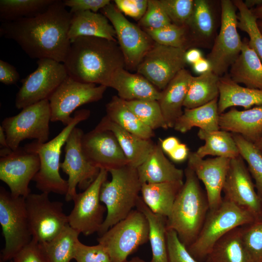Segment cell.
Here are the masks:
<instances>
[{
  "label": "cell",
  "instance_id": "cell-1",
  "mask_svg": "<svg viewBox=\"0 0 262 262\" xmlns=\"http://www.w3.org/2000/svg\"><path fill=\"white\" fill-rule=\"evenodd\" d=\"M71 18L63 0H54L35 16L2 23L0 34L15 41L30 58L63 64L71 44L68 33Z\"/></svg>",
  "mask_w": 262,
  "mask_h": 262
},
{
  "label": "cell",
  "instance_id": "cell-2",
  "mask_svg": "<svg viewBox=\"0 0 262 262\" xmlns=\"http://www.w3.org/2000/svg\"><path fill=\"white\" fill-rule=\"evenodd\" d=\"M63 64L73 79L106 87L116 70L125 68L117 42L95 36H80L71 42Z\"/></svg>",
  "mask_w": 262,
  "mask_h": 262
},
{
  "label": "cell",
  "instance_id": "cell-3",
  "mask_svg": "<svg viewBox=\"0 0 262 262\" xmlns=\"http://www.w3.org/2000/svg\"><path fill=\"white\" fill-rule=\"evenodd\" d=\"M185 182L167 219V229L176 232L186 247L196 240L203 227L209 205L199 180L189 166L184 170Z\"/></svg>",
  "mask_w": 262,
  "mask_h": 262
},
{
  "label": "cell",
  "instance_id": "cell-4",
  "mask_svg": "<svg viewBox=\"0 0 262 262\" xmlns=\"http://www.w3.org/2000/svg\"><path fill=\"white\" fill-rule=\"evenodd\" d=\"M109 173L111 180L104 182L100 192V200L106 207L107 214L98 236L127 217L136 208L140 196L142 183L137 168L127 164Z\"/></svg>",
  "mask_w": 262,
  "mask_h": 262
},
{
  "label": "cell",
  "instance_id": "cell-5",
  "mask_svg": "<svg viewBox=\"0 0 262 262\" xmlns=\"http://www.w3.org/2000/svg\"><path fill=\"white\" fill-rule=\"evenodd\" d=\"M90 115V111L87 109L77 111L72 122L53 139L44 143L34 140L24 146L27 150L39 156L40 169L33 180L42 193L66 194L67 181L61 177L59 172L62 148L73 129L78 124L87 119Z\"/></svg>",
  "mask_w": 262,
  "mask_h": 262
},
{
  "label": "cell",
  "instance_id": "cell-6",
  "mask_svg": "<svg viewBox=\"0 0 262 262\" xmlns=\"http://www.w3.org/2000/svg\"><path fill=\"white\" fill-rule=\"evenodd\" d=\"M256 219L249 211L223 197L217 207L209 210L198 236L187 249L198 262H205L208 254L222 237Z\"/></svg>",
  "mask_w": 262,
  "mask_h": 262
},
{
  "label": "cell",
  "instance_id": "cell-7",
  "mask_svg": "<svg viewBox=\"0 0 262 262\" xmlns=\"http://www.w3.org/2000/svg\"><path fill=\"white\" fill-rule=\"evenodd\" d=\"M149 230L147 217L136 209L98 236L97 241L106 250L111 262H126L130 255L149 240Z\"/></svg>",
  "mask_w": 262,
  "mask_h": 262
},
{
  "label": "cell",
  "instance_id": "cell-8",
  "mask_svg": "<svg viewBox=\"0 0 262 262\" xmlns=\"http://www.w3.org/2000/svg\"><path fill=\"white\" fill-rule=\"evenodd\" d=\"M0 224L5 245L2 261H11L32 239L25 198L16 196L0 188Z\"/></svg>",
  "mask_w": 262,
  "mask_h": 262
},
{
  "label": "cell",
  "instance_id": "cell-9",
  "mask_svg": "<svg viewBox=\"0 0 262 262\" xmlns=\"http://www.w3.org/2000/svg\"><path fill=\"white\" fill-rule=\"evenodd\" d=\"M51 119L49 102L45 99L23 108L18 114L5 118L1 126L6 134L9 147L14 150L26 139L47 142Z\"/></svg>",
  "mask_w": 262,
  "mask_h": 262
},
{
  "label": "cell",
  "instance_id": "cell-10",
  "mask_svg": "<svg viewBox=\"0 0 262 262\" xmlns=\"http://www.w3.org/2000/svg\"><path fill=\"white\" fill-rule=\"evenodd\" d=\"M220 28L206 59L211 70L223 76L240 55L243 46L238 32L236 8L232 0L220 1Z\"/></svg>",
  "mask_w": 262,
  "mask_h": 262
},
{
  "label": "cell",
  "instance_id": "cell-11",
  "mask_svg": "<svg viewBox=\"0 0 262 262\" xmlns=\"http://www.w3.org/2000/svg\"><path fill=\"white\" fill-rule=\"evenodd\" d=\"M49 194H30L25 204L32 239L39 243L57 236L68 225L63 204L51 201Z\"/></svg>",
  "mask_w": 262,
  "mask_h": 262
},
{
  "label": "cell",
  "instance_id": "cell-12",
  "mask_svg": "<svg viewBox=\"0 0 262 262\" xmlns=\"http://www.w3.org/2000/svg\"><path fill=\"white\" fill-rule=\"evenodd\" d=\"M36 69L21 80L15 106L18 109L48 99L68 75L63 63L50 59L37 61Z\"/></svg>",
  "mask_w": 262,
  "mask_h": 262
},
{
  "label": "cell",
  "instance_id": "cell-13",
  "mask_svg": "<svg viewBox=\"0 0 262 262\" xmlns=\"http://www.w3.org/2000/svg\"><path fill=\"white\" fill-rule=\"evenodd\" d=\"M114 27L117 43L123 54L125 68L137 70L155 42L139 25L130 22L111 3L100 10Z\"/></svg>",
  "mask_w": 262,
  "mask_h": 262
},
{
  "label": "cell",
  "instance_id": "cell-14",
  "mask_svg": "<svg viewBox=\"0 0 262 262\" xmlns=\"http://www.w3.org/2000/svg\"><path fill=\"white\" fill-rule=\"evenodd\" d=\"M108 173L100 169L95 180L72 200L74 207L67 215L68 224L80 234L88 236L98 233L102 225L106 208L100 203V192Z\"/></svg>",
  "mask_w": 262,
  "mask_h": 262
},
{
  "label": "cell",
  "instance_id": "cell-15",
  "mask_svg": "<svg viewBox=\"0 0 262 262\" xmlns=\"http://www.w3.org/2000/svg\"><path fill=\"white\" fill-rule=\"evenodd\" d=\"M102 85L77 81L68 76L49 99L51 122L65 126L74 119L71 114L79 107L100 100L107 89Z\"/></svg>",
  "mask_w": 262,
  "mask_h": 262
},
{
  "label": "cell",
  "instance_id": "cell-16",
  "mask_svg": "<svg viewBox=\"0 0 262 262\" xmlns=\"http://www.w3.org/2000/svg\"><path fill=\"white\" fill-rule=\"evenodd\" d=\"M186 50L154 43L137 68L143 76L162 91L187 64Z\"/></svg>",
  "mask_w": 262,
  "mask_h": 262
},
{
  "label": "cell",
  "instance_id": "cell-17",
  "mask_svg": "<svg viewBox=\"0 0 262 262\" xmlns=\"http://www.w3.org/2000/svg\"><path fill=\"white\" fill-rule=\"evenodd\" d=\"M84 133L75 127L69 135L65 147V156L60 168L68 176V189L65 195L67 202L77 194L76 187L85 190L96 179L100 169L93 165L85 155L82 141Z\"/></svg>",
  "mask_w": 262,
  "mask_h": 262
},
{
  "label": "cell",
  "instance_id": "cell-18",
  "mask_svg": "<svg viewBox=\"0 0 262 262\" xmlns=\"http://www.w3.org/2000/svg\"><path fill=\"white\" fill-rule=\"evenodd\" d=\"M40 163L35 153L19 147L0 158V180L14 196L26 198L31 194L29 185L38 172Z\"/></svg>",
  "mask_w": 262,
  "mask_h": 262
},
{
  "label": "cell",
  "instance_id": "cell-19",
  "mask_svg": "<svg viewBox=\"0 0 262 262\" xmlns=\"http://www.w3.org/2000/svg\"><path fill=\"white\" fill-rule=\"evenodd\" d=\"M223 192L224 198L249 211L256 219L262 218L261 198L241 156L230 160Z\"/></svg>",
  "mask_w": 262,
  "mask_h": 262
},
{
  "label": "cell",
  "instance_id": "cell-20",
  "mask_svg": "<svg viewBox=\"0 0 262 262\" xmlns=\"http://www.w3.org/2000/svg\"><path fill=\"white\" fill-rule=\"evenodd\" d=\"M85 155L96 167L107 171L129 164L114 134L109 130H94L83 135Z\"/></svg>",
  "mask_w": 262,
  "mask_h": 262
},
{
  "label": "cell",
  "instance_id": "cell-21",
  "mask_svg": "<svg viewBox=\"0 0 262 262\" xmlns=\"http://www.w3.org/2000/svg\"><path fill=\"white\" fill-rule=\"evenodd\" d=\"M230 160L221 157L204 159L198 157L196 152L189 154L187 166L204 184L209 210L216 208L222 201V193Z\"/></svg>",
  "mask_w": 262,
  "mask_h": 262
},
{
  "label": "cell",
  "instance_id": "cell-22",
  "mask_svg": "<svg viewBox=\"0 0 262 262\" xmlns=\"http://www.w3.org/2000/svg\"><path fill=\"white\" fill-rule=\"evenodd\" d=\"M215 12L211 1L194 0L192 16L186 25L190 49H212L216 34Z\"/></svg>",
  "mask_w": 262,
  "mask_h": 262
},
{
  "label": "cell",
  "instance_id": "cell-23",
  "mask_svg": "<svg viewBox=\"0 0 262 262\" xmlns=\"http://www.w3.org/2000/svg\"><path fill=\"white\" fill-rule=\"evenodd\" d=\"M220 129L255 143L262 137V106L243 111L232 108L219 115Z\"/></svg>",
  "mask_w": 262,
  "mask_h": 262
},
{
  "label": "cell",
  "instance_id": "cell-24",
  "mask_svg": "<svg viewBox=\"0 0 262 262\" xmlns=\"http://www.w3.org/2000/svg\"><path fill=\"white\" fill-rule=\"evenodd\" d=\"M107 87L115 89L118 97L125 101L156 100L161 91L143 76L129 72L125 68L116 70L108 82Z\"/></svg>",
  "mask_w": 262,
  "mask_h": 262
},
{
  "label": "cell",
  "instance_id": "cell-25",
  "mask_svg": "<svg viewBox=\"0 0 262 262\" xmlns=\"http://www.w3.org/2000/svg\"><path fill=\"white\" fill-rule=\"evenodd\" d=\"M137 170L142 184L182 181L184 175L164 156L159 140Z\"/></svg>",
  "mask_w": 262,
  "mask_h": 262
},
{
  "label": "cell",
  "instance_id": "cell-26",
  "mask_svg": "<svg viewBox=\"0 0 262 262\" xmlns=\"http://www.w3.org/2000/svg\"><path fill=\"white\" fill-rule=\"evenodd\" d=\"M95 128L112 131L116 138L129 165L136 168L146 160L155 145L151 139H144L128 131L106 116Z\"/></svg>",
  "mask_w": 262,
  "mask_h": 262
},
{
  "label": "cell",
  "instance_id": "cell-27",
  "mask_svg": "<svg viewBox=\"0 0 262 262\" xmlns=\"http://www.w3.org/2000/svg\"><path fill=\"white\" fill-rule=\"evenodd\" d=\"M192 76L184 68L161 91L158 102L168 128H173L176 120L183 114L182 108Z\"/></svg>",
  "mask_w": 262,
  "mask_h": 262
},
{
  "label": "cell",
  "instance_id": "cell-28",
  "mask_svg": "<svg viewBox=\"0 0 262 262\" xmlns=\"http://www.w3.org/2000/svg\"><path fill=\"white\" fill-rule=\"evenodd\" d=\"M103 14L90 11L72 14L68 37L71 43L80 36H95L117 42L116 33Z\"/></svg>",
  "mask_w": 262,
  "mask_h": 262
},
{
  "label": "cell",
  "instance_id": "cell-29",
  "mask_svg": "<svg viewBox=\"0 0 262 262\" xmlns=\"http://www.w3.org/2000/svg\"><path fill=\"white\" fill-rule=\"evenodd\" d=\"M218 110L220 115L229 108L240 106L246 109L262 106V90L244 87L233 81L229 76L220 77Z\"/></svg>",
  "mask_w": 262,
  "mask_h": 262
},
{
  "label": "cell",
  "instance_id": "cell-30",
  "mask_svg": "<svg viewBox=\"0 0 262 262\" xmlns=\"http://www.w3.org/2000/svg\"><path fill=\"white\" fill-rule=\"evenodd\" d=\"M229 76L237 83L262 90V62L245 38L241 53L231 66Z\"/></svg>",
  "mask_w": 262,
  "mask_h": 262
},
{
  "label": "cell",
  "instance_id": "cell-31",
  "mask_svg": "<svg viewBox=\"0 0 262 262\" xmlns=\"http://www.w3.org/2000/svg\"><path fill=\"white\" fill-rule=\"evenodd\" d=\"M183 181L143 183L141 198L153 213L168 218Z\"/></svg>",
  "mask_w": 262,
  "mask_h": 262
},
{
  "label": "cell",
  "instance_id": "cell-32",
  "mask_svg": "<svg viewBox=\"0 0 262 262\" xmlns=\"http://www.w3.org/2000/svg\"><path fill=\"white\" fill-rule=\"evenodd\" d=\"M218 99L215 98L202 106L192 109L185 108L182 115L176 120L173 128L181 133H185L194 127L206 131L220 129Z\"/></svg>",
  "mask_w": 262,
  "mask_h": 262
},
{
  "label": "cell",
  "instance_id": "cell-33",
  "mask_svg": "<svg viewBox=\"0 0 262 262\" xmlns=\"http://www.w3.org/2000/svg\"><path fill=\"white\" fill-rule=\"evenodd\" d=\"M136 209L145 214L148 222L149 241L152 251L150 262H169L166 237L167 218L151 211L141 196Z\"/></svg>",
  "mask_w": 262,
  "mask_h": 262
},
{
  "label": "cell",
  "instance_id": "cell-34",
  "mask_svg": "<svg viewBox=\"0 0 262 262\" xmlns=\"http://www.w3.org/2000/svg\"><path fill=\"white\" fill-rule=\"evenodd\" d=\"M205 262H254L242 241L240 227L222 237L208 254Z\"/></svg>",
  "mask_w": 262,
  "mask_h": 262
},
{
  "label": "cell",
  "instance_id": "cell-35",
  "mask_svg": "<svg viewBox=\"0 0 262 262\" xmlns=\"http://www.w3.org/2000/svg\"><path fill=\"white\" fill-rule=\"evenodd\" d=\"M106 112L107 118L133 134L147 139L155 136L154 131L142 122L118 96L112 97L106 104Z\"/></svg>",
  "mask_w": 262,
  "mask_h": 262
},
{
  "label": "cell",
  "instance_id": "cell-36",
  "mask_svg": "<svg viewBox=\"0 0 262 262\" xmlns=\"http://www.w3.org/2000/svg\"><path fill=\"white\" fill-rule=\"evenodd\" d=\"M197 136L205 142L196 151L201 158L212 155L232 159L240 156L232 134L229 132L221 130L206 131L199 129Z\"/></svg>",
  "mask_w": 262,
  "mask_h": 262
},
{
  "label": "cell",
  "instance_id": "cell-37",
  "mask_svg": "<svg viewBox=\"0 0 262 262\" xmlns=\"http://www.w3.org/2000/svg\"><path fill=\"white\" fill-rule=\"evenodd\" d=\"M219 78L220 77L212 70L197 76H193L183 107L187 109L194 108L218 98Z\"/></svg>",
  "mask_w": 262,
  "mask_h": 262
},
{
  "label": "cell",
  "instance_id": "cell-38",
  "mask_svg": "<svg viewBox=\"0 0 262 262\" xmlns=\"http://www.w3.org/2000/svg\"><path fill=\"white\" fill-rule=\"evenodd\" d=\"M79 235L68 225L53 239L39 243L45 262H70L73 259Z\"/></svg>",
  "mask_w": 262,
  "mask_h": 262
},
{
  "label": "cell",
  "instance_id": "cell-39",
  "mask_svg": "<svg viewBox=\"0 0 262 262\" xmlns=\"http://www.w3.org/2000/svg\"><path fill=\"white\" fill-rule=\"evenodd\" d=\"M54 0H0V20L10 22L35 16L45 11Z\"/></svg>",
  "mask_w": 262,
  "mask_h": 262
},
{
  "label": "cell",
  "instance_id": "cell-40",
  "mask_svg": "<svg viewBox=\"0 0 262 262\" xmlns=\"http://www.w3.org/2000/svg\"><path fill=\"white\" fill-rule=\"evenodd\" d=\"M232 134L240 155L247 164L248 169L255 181V188L260 197L262 196V153L254 143L241 135Z\"/></svg>",
  "mask_w": 262,
  "mask_h": 262
},
{
  "label": "cell",
  "instance_id": "cell-41",
  "mask_svg": "<svg viewBox=\"0 0 262 262\" xmlns=\"http://www.w3.org/2000/svg\"><path fill=\"white\" fill-rule=\"evenodd\" d=\"M232 2L238 11V28L248 34L249 46L262 62V33L258 26L257 19L244 1L234 0Z\"/></svg>",
  "mask_w": 262,
  "mask_h": 262
},
{
  "label": "cell",
  "instance_id": "cell-42",
  "mask_svg": "<svg viewBox=\"0 0 262 262\" xmlns=\"http://www.w3.org/2000/svg\"><path fill=\"white\" fill-rule=\"evenodd\" d=\"M125 102L138 118L152 130L168 129L158 100H135Z\"/></svg>",
  "mask_w": 262,
  "mask_h": 262
},
{
  "label": "cell",
  "instance_id": "cell-43",
  "mask_svg": "<svg viewBox=\"0 0 262 262\" xmlns=\"http://www.w3.org/2000/svg\"><path fill=\"white\" fill-rule=\"evenodd\" d=\"M156 43L164 46L190 49L186 26L171 23L158 29H143Z\"/></svg>",
  "mask_w": 262,
  "mask_h": 262
},
{
  "label": "cell",
  "instance_id": "cell-44",
  "mask_svg": "<svg viewBox=\"0 0 262 262\" xmlns=\"http://www.w3.org/2000/svg\"><path fill=\"white\" fill-rule=\"evenodd\" d=\"M241 236L254 262H262V218L240 227Z\"/></svg>",
  "mask_w": 262,
  "mask_h": 262
},
{
  "label": "cell",
  "instance_id": "cell-45",
  "mask_svg": "<svg viewBox=\"0 0 262 262\" xmlns=\"http://www.w3.org/2000/svg\"><path fill=\"white\" fill-rule=\"evenodd\" d=\"M172 23L186 26L192 16L194 0H160Z\"/></svg>",
  "mask_w": 262,
  "mask_h": 262
},
{
  "label": "cell",
  "instance_id": "cell-46",
  "mask_svg": "<svg viewBox=\"0 0 262 262\" xmlns=\"http://www.w3.org/2000/svg\"><path fill=\"white\" fill-rule=\"evenodd\" d=\"M171 23L160 0H148L147 10L138 21L143 29H158Z\"/></svg>",
  "mask_w": 262,
  "mask_h": 262
},
{
  "label": "cell",
  "instance_id": "cell-47",
  "mask_svg": "<svg viewBox=\"0 0 262 262\" xmlns=\"http://www.w3.org/2000/svg\"><path fill=\"white\" fill-rule=\"evenodd\" d=\"M73 259L76 262H111L108 252L101 244L87 246L80 240L76 244Z\"/></svg>",
  "mask_w": 262,
  "mask_h": 262
},
{
  "label": "cell",
  "instance_id": "cell-48",
  "mask_svg": "<svg viewBox=\"0 0 262 262\" xmlns=\"http://www.w3.org/2000/svg\"><path fill=\"white\" fill-rule=\"evenodd\" d=\"M166 237L169 262H198L180 240L175 231L167 229Z\"/></svg>",
  "mask_w": 262,
  "mask_h": 262
},
{
  "label": "cell",
  "instance_id": "cell-49",
  "mask_svg": "<svg viewBox=\"0 0 262 262\" xmlns=\"http://www.w3.org/2000/svg\"><path fill=\"white\" fill-rule=\"evenodd\" d=\"M115 5L122 13L139 21L145 14L148 0H115Z\"/></svg>",
  "mask_w": 262,
  "mask_h": 262
},
{
  "label": "cell",
  "instance_id": "cell-50",
  "mask_svg": "<svg viewBox=\"0 0 262 262\" xmlns=\"http://www.w3.org/2000/svg\"><path fill=\"white\" fill-rule=\"evenodd\" d=\"M13 262H45L39 243L32 239L12 259Z\"/></svg>",
  "mask_w": 262,
  "mask_h": 262
},
{
  "label": "cell",
  "instance_id": "cell-51",
  "mask_svg": "<svg viewBox=\"0 0 262 262\" xmlns=\"http://www.w3.org/2000/svg\"><path fill=\"white\" fill-rule=\"evenodd\" d=\"M63 2L70 8L69 12L72 14L86 11L97 13L111 3L110 0H65Z\"/></svg>",
  "mask_w": 262,
  "mask_h": 262
},
{
  "label": "cell",
  "instance_id": "cell-52",
  "mask_svg": "<svg viewBox=\"0 0 262 262\" xmlns=\"http://www.w3.org/2000/svg\"><path fill=\"white\" fill-rule=\"evenodd\" d=\"M20 76L15 66L9 63L0 60V82L6 85L16 84Z\"/></svg>",
  "mask_w": 262,
  "mask_h": 262
},
{
  "label": "cell",
  "instance_id": "cell-53",
  "mask_svg": "<svg viewBox=\"0 0 262 262\" xmlns=\"http://www.w3.org/2000/svg\"><path fill=\"white\" fill-rule=\"evenodd\" d=\"M189 150L187 145L180 143L177 147L168 156L174 162L180 163L188 158Z\"/></svg>",
  "mask_w": 262,
  "mask_h": 262
},
{
  "label": "cell",
  "instance_id": "cell-54",
  "mask_svg": "<svg viewBox=\"0 0 262 262\" xmlns=\"http://www.w3.org/2000/svg\"><path fill=\"white\" fill-rule=\"evenodd\" d=\"M159 140L164 152L168 155L172 152L180 143L178 138L175 136H170L164 140L159 138Z\"/></svg>",
  "mask_w": 262,
  "mask_h": 262
},
{
  "label": "cell",
  "instance_id": "cell-55",
  "mask_svg": "<svg viewBox=\"0 0 262 262\" xmlns=\"http://www.w3.org/2000/svg\"><path fill=\"white\" fill-rule=\"evenodd\" d=\"M202 58V53L197 49L192 48L186 52L185 59L187 63L193 65Z\"/></svg>",
  "mask_w": 262,
  "mask_h": 262
},
{
  "label": "cell",
  "instance_id": "cell-56",
  "mask_svg": "<svg viewBox=\"0 0 262 262\" xmlns=\"http://www.w3.org/2000/svg\"><path fill=\"white\" fill-rule=\"evenodd\" d=\"M194 70L200 74L211 70V66L206 58H202L193 65Z\"/></svg>",
  "mask_w": 262,
  "mask_h": 262
},
{
  "label": "cell",
  "instance_id": "cell-57",
  "mask_svg": "<svg viewBox=\"0 0 262 262\" xmlns=\"http://www.w3.org/2000/svg\"><path fill=\"white\" fill-rule=\"evenodd\" d=\"M0 148H10L8 145L5 132L1 125L0 126Z\"/></svg>",
  "mask_w": 262,
  "mask_h": 262
},
{
  "label": "cell",
  "instance_id": "cell-58",
  "mask_svg": "<svg viewBox=\"0 0 262 262\" xmlns=\"http://www.w3.org/2000/svg\"><path fill=\"white\" fill-rule=\"evenodd\" d=\"M244 3L248 8L251 9L252 7H257L262 5V0H246Z\"/></svg>",
  "mask_w": 262,
  "mask_h": 262
},
{
  "label": "cell",
  "instance_id": "cell-59",
  "mask_svg": "<svg viewBox=\"0 0 262 262\" xmlns=\"http://www.w3.org/2000/svg\"><path fill=\"white\" fill-rule=\"evenodd\" d=\"M250 10L257 20H262V5Z\"/></svg>",
  "mask_w": 262,
  "mask_h": 262
},
{
  "label": "cell",
  "instance_id": "cell-60",
  "mask_svg": "<svg viewBox=\"0 0 262 262\" xmlns=\"http://www.w3.org/2000/svg\"><path fill=\"white\" fill-rule=\"evenodd\" d=\"M254 144L262 153V137Z\"/></svg>",
  "mask_w": 262,
  "mask_h": 262
},
{
  "label": "cell",
  "instance_id": "cell-61",
  "mask_svg": "<svg viewBox=\"0 0 262 262\" xmlns=\"http://www.w3.org/2000/svg\"><path fill=\"white\" fill-rule=\"evenodd\" d=\"M126 262H146L144 260L138 257L132 258L131 260Z\"/></svg>",
  "mask_w": 262,
  "mask_h": 262
},
{
  "label": "cell",
  "instance_id": "cell-62",
  "mask_svg": "<svg viewBox=\"0 0 262 262\" xmlns=\"http://www.w3.org/2000/svg\"><path fill=\"white\" fill-rule=\"evenodd\" d=\"M257 24L260 31L262 33V20H257Z\"/></svg>",
  "mask_w": 262,
  "mask_h": 262
},
{
  "label": "cell",
  "instance_id": "cell-63",
  "mask_svg": "<svg viewBox=\"0 0 262 262\" xmlns=\"http://www.w3.org/2000/svg\"><path fill=\"white\" fill-rule=\"evenodd\" d=\"M261 198V204H262V196L260 197Z\"/></svg>",
  "mask_w": 262,
  "mask_h": 262
},
{
  "label": "cell",
  "instance_id": "cell-64",
  "mask_svg": "<svg viewBox=\"0 0 262 262\" xmlns=\"http://www.w3.org/2000/svg\"><path fill=\"white\" fill-rule=\"evenodd\" d=\"M10 262H13L12 260L10 261Z\"/></svg>",
  "mask_w": 262,
  "mask_h": 262
}]
</instances>
